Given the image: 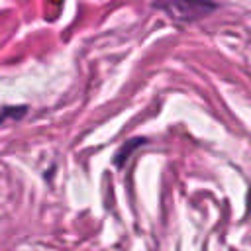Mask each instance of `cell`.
I'll return each instance as SVG.
<instances>
[{"instance_id":"cell-1","label":"cell","mask_w":251,"mask_h":251,"mask_svg":"<svg viewBox=\"0 0 251 251\" xmlns=\"http://www.w3.org/2000/svg\"><path fill=\"white\" fill-rule=\"evenodd\" d=\"M155 6H163L180 22L200 20L216 10V4L212 0H159Z\"/></svg>"}]
</instances>
